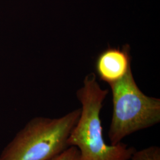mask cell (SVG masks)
<instances>
[{
	"mask_svg": "<svg viewBox=\"0 0 160 160\" xmlns=\"http://www.w3.org/2000/svg\"><path fill=\"white\" fill-rule=\"evenodd\" d=\"M131 160H160V148L156 145L135 150Z\"/></svg>",
	"mask_w": 160,
	"mask_h": 160,
	"instance_id": "5",
	"label": "cell"
},
{
	"mask_svg": "<svg viewBox=\"0 0 160 160\" xmlns=\"http://www.w3.org/2000/svg\"><path fill=\"white\" fill-rule=\"evenodd\" d=\"M131 69L129 46L120 48H109L97 57L96 61V73L108 84L122 79Z\"/></svg>",
	"mask_w": 160,
	"mask_h": 160,
	"instance_id": "4",
	"label": "cell"
},
{
	"mask_svg": "<svg viewBox=\"0 0 160 160\" xmlns=\"http://www.w3.org/2000/svg\"><path fill=\"white\" fill-rule=\"evenodd\" d=\"M81 109L57 118L36 117L17 132L3 149L0 160H49L69 147V136Z\"/></svg>",
	"mask_w": 160,
	"mask_h": 160,
	"instance_id": "2",
	"label": "cell"
},
{
	"mask_svg": "<svg viewBox=\"0 0 160 160\" xmlns=\"http://www.w3.org/2000/svg\"><path fill=\"white\" fill-rule=\"evenodd\" d=\"M113 96V115L108 132L110 144L160 122V99L149 97L135 82L131 69L120 80L109 84Z\"/></svg>",
	"mask_w": 160,
	"mask_h": 160,
	"instance_id": "3",
	"label": "cell"
},
{
	"mask_svg": "<svg viewBox=\"0 0 160 160\" xmlns=\"http://www.w3.org/2000/svg\"><path fill=\"white\" fill-rule=\"evenodd\" d=\"M108 92L101 88L94 73L86 76L84 86L77 92L82 108L68 145L78 149L79 160H129L136 150L122 142L108 145L104 139L100 112Z\"/></svg>",
	"mask_w": 160,
	"mask_h": 160,
	"instance_id": "1",
	"label": "cell"
},
{
	"mask_svg": "<svg viewBox=\"0 0 160 160\" xmlns=\"http://www.w3.org/2000/svg\"><path fill=\"white\" fill-rule=\"evenodd\" d=\"M80 155L78 149L74 146H71L49 160H79Z\"/></svg>",
	"mask_w": 160,
	"mask_h": 160,
	"instance_id": "6",
	"label": "cell"
}]
</instances>
